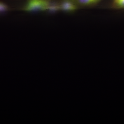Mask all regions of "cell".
Here are the masks:
<instances>
[{
	"instance_id": "5",
	"label": "cell",
	"mask_w": 124,
	"mask_h": 124,
	"mask_svg": "<svg viewBox=\"0 0 124 124\" xmlns=\"http://www.w3.org/2000/svg\"><path fill=\"white\" fill-rule=\"evenodd\" d=\"M8 9V6L2 2H0V12H4Z\"/></svg>"
},
{
	"instance_id": "6",
	"label": "cell",
	"mask_w": 124,
	"mask_h": 124,
	"mask_svg": "<svg viewBox=\"0 0 124 124\" xmlns=\"http://www.w3.org/2000/svg\"><path fill=\"white\" fill-rule=\"evenodd\" d=\"M69 0L72 1H73V0Z\"/></svg>"
},
{
	"instance_id": "2",
	"label": "cell",
	"mask_w": 124,
	"mask_h": 124,
	"mask_svg": "<svg viewBox=\"0 0 124 124\" xmlns=\"http://www.w3.org/2000/svg\"><path fill=\"white\" fill-rule=\"evenodd\" d=\"M59 10L66 11H72L77 9L78 6L72 1L63 0L59 4Z\"/></svg>"
},
{
	"instance_id": "3",
	"label": "cell",
	"mask_w": 124,
	"mask_h": 124,
	"mask_svg": "<svg viewBox=\"0 0 124 124\" xmlns=\"http://www.w3.org/2000/svg\"><path fill=\"white\" fill-rule=\"evenodd\" d=\"M102 0H73L78 6H87L97 4Z\"/></svg>"
},
{
	"instance_id": "4",
	"label": "cell",
	"mask_w": 124,
	"mask_h": 124,
	"mask_svg": "<svg viewBox=\"0 0 124 124\" xmlns=\"http://www.w3.org/2000/svg\"><path fill=\"white\" fill-rule=\"evenodd\" d=\"M112 7L116 9H124V0H113Z\"/></svg>"
},
{
	"instance_id": "1",
	"label": "cell",
	"mask_w": 124,
	"mask_h": 124,
	"mask_svg": "<svg viewBox=\"0 0 124 124\" xmlns=\"http://www.w3.org/2000/svg\"><path fill=\"white\" fill-rule=\"evenodd\" d=\"M50 2L49 0H28L22 9L28 12L47 11Z\"/></svg>"
}]
</instances>
